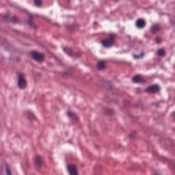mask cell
I'll use <instances>...</instances> for the list:
<instances>
[{
  "instance_id": "1",
  "label": "cell",
  "mask_w": 175,
  "mask_h": 175,
  "mask_svg": "<svg viewBox=\"0 0 175 175\" xmlns=\"http://www.w3.org/2000/svg\"><path fill=\"white\" fill-rule=\"evenodd\" d=\"M33 161L35 167L39 170L42 168L45 164V160L43 157L39 154H36L33 156Z\"/></svg>"
},
{
  "instance_id": "2",
  "label": "cell",
  "mask_w": 175,
  "mask_h": 175,
  "mask_svg": "<svg viewBox=\"0 0 175 175\" xmlns=\"http://www.w3.org/2000/svg\"><path fill=\"white\" fill-rule=\"evenodd\" d=\"M66 170L69 175H80L79 168L73 163H67Z\"/></svg>"
},
{
  "instance_id": "3",
  "label": "cell",
  "mask_w": 175,
  "mask_h": 175,
  "mask_svg": "<svg viewBox=\"0 0 175 175\" xmlns=\"http://www.w3.org/2000/svg\"><path fill=\"white\" fill-rule=\"evenodd\" d=\"M30 55L33 60L36 61L39 63H42L45 58V54L43 53H42L37 50L31 51L30 52Z\"/></svg>"
},
{
  "instance_id": "4",
  "label": "cell",
  "mask_w": 175,
  "mask_h": 175,
  "mask_svg": "<svg viewBox=\"0 0 175 175\" xmlns=\"http://www.w3.org/2000/svg\"><path fill=\"white\" fill-rule=\"evenodd\" d=\"M18 87L21 90H24L27 86V82L24 76V74L20 73L18 74Z\"/></svg>"
},
{
  "instance_id": "5",
  "label": "cell",
  "mask_w": 175,
  "mask_h": 175,
  "mask_svg": "<svg viewBox=\"0 0 175 175\" xmlns=\"http://www.w3.org/2000/svg\"><path fill=\"white\" fill-rule=\"evenodd\" d=\"M102 45L105 48H110L114 45V37L113 35H110L108 38L104 39L101 42Z\"/></svg>"
},
{
  "instance_id": "6",
  "label": "cell",
  "mask_w": 175,
  "mask_h": 175,
  "mask_svg": "<svg viewBox=\"0 0 175 175\" xmlns=\"http://www.w3.org/2000/svg\"><path fill=\"white\" fill-rule=\"evenodd\" d=\"M160 87L157 84L152 85L150 86L147 87L145 90V91L150 94H156L160 91Z\"/></svg>"
},
{
  "instance_id": "7",
  "label": "cell",
  "mask_w": 175,
  "mask_h": 175,
  "mask_svg": "<svg viewBox=\"0 0 175 175\" xmlns=\"http://www.w3.org/2000/svg\"><path fill=\"white\" fill-rule=\"evenodd\" d=\"M3 166L4 167L3 168L4 170V175H13L11 167L8 163H4L3 164Z\"/></svg>"
},
{
  "instance_id": "8",
  "label": "cell",
  "mask_w": 175,
  "mask_h": 175,
  "mask_svg": "<svg viewBox=\"0 0 175 175\" xmlns=\"http://www.w3.org/2000/svg\"><path fill=\"white\" fill-rule=\"evenodd\" d=\"M132 81L134 83L137 84H143L145 82L143 77L140 74H137L134 75L132 79Z\"/></svg>"
},
{
  "instance_id": "9",
  "label": "cell",
  "mask_w": 175,
  "mask_h": 175,
  "mask_svg": "<svg viewBox=\"0 0 175 175\" xmlns=\"http://www.w3.org/2000/svg\"><path fill=\"white\" fill-rule=\"evenodd\" d=\"M106 64L105 61L103 60L100 61L97 63L96 65V67L97 69L100 71L103 70L104 69L106 68Z\"/></svg>"
},
{
  "instance_id": "10",
  "label": "cell",
  "mask_w": 175,
  "mask_h": 175,
  "mask_svg": "<svg viewBox=\"0 0 175 175\" xmlns=\"http://www.w3.org/2000/svg\"><path fill=\"white\" fill-rule=\"evenodd\" d=\"M136 25L137 26V28H139V29L143 28L146 25L145 21L144 19L139 18L137 20L136 22Z\"/></svg>"
},
{
  "instance_id": "11",
  "label": "cell",
  "mask_w": 175,
  "mask_h": 175,
  "mask_svg": "<svg viewBox=\"0 0 175 175\" xmlns=\"http://www.w3.org/2000/svg\"><path fill=\"white\" fill-rule=\"evenodd\" d=\"M161 30V27H160V26L159 25H158V24L153 25L152 26L151 29H150L151 32L152 33H154V34L157 33L158 32H159Z\"/></svg>"
},
{
  "instance_id": "12",
  "label": "cell",
  "mask_w": 175,
  "mask_h": 175,
  "mask_svg": "<svg viewBox=\"0 0 175 175\" xmlns=\"http://www.w3.org/2000/svg\"><path fill=\"white\" fill-rule=\"evenodd\" d=\"M157 54L160 57H163L165 56L166 54V51L164 49H160L158 50V51H157Z\"/></svg>"
},
{
  "instance_id": "13",
  "label": "cell",
  "mask_w": 175,
  "mask_h": 175,
  "mask_svg": "<svg viewBox=\"0 0 175 175\" xmlns=\"http://www.w3.org/2000/svg\"><path fill=\"white\" fill-rule=\"evenodd\" d=\"M33 2L36 6L38 7H41L42 6V4H43L42 0H33Z\"/></svg>"
},
{
  "instance_id": "14",
  "label": "cell",
  "mask_w": 175,
  "mask_h": 175,
  "mask_svg": "<svg viewBox=\"0 0 175 175\" xmlns=\"http://www.w3.org/2000/svg\"><path fill=\"white\" fill-rule=\"evenodd\" d=\"M67 115L68 116L71 117V118H75L77 117V115L74 112L71 111H69L67 112Z\"/></svg>"
},
{
  "instance_id": "15",
  "label": "cell",
  "mask_w": 175,
  "mask_h": 175,
  "mask_svg": "<svg viewBox=\"0 0 175 175\" xmlns=\"http://www.w3.org/2000/svg\"><path fill=\"white\" fill-rule=\"evenodd\" d=\"M144 53H142L141 54H140V55H134V58H136V59H137V58H141L142 57V56H144Z\"/></svg>"
},
{
  "instance_id": "16",
  "label": "cell",
  "mask_w": 175,
  "mask_h": 175,
  "mask_svg": "<svg viewBox=\"0 0 175 175\" xmlns=\"http://www.w3.org/2000/svg\"><path fill=\"white\" fill-rule=\"evenodd\" d=\"M156 42H157V43H160V42H161V39L160 38H157V40H156Z\"/></svg>"
},
{
  "instance_id": "17",
  "label": "cell",
  "mask_w": 175,
  "mask_h": 175,
  "mask_svg": "<svg viewBox=\"0 0 175 175\" xmlns=\"http://www.w3.org/2000/svg\"><path fill=\"white\" fill-rule=\"evenodd\" d=\"M174 118H175V113H174Z\"/></svg>"
}]
</instances>
